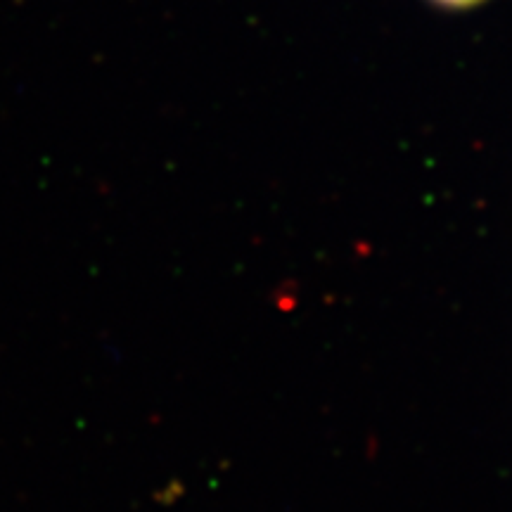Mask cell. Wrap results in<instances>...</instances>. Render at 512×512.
Here are the masks:
<instances>
[{
	"label": "cell",
	"instance_id": "cell-1",
	"mask_svg": "<svg viewBox=\"0 0 512 512\" xmlns=\"http://www.w3.org/2000/svg\"><path fill=\"white\" fill-rule=\"evenodd\" d=\"M432 3L441 5V8H451V10H465V8H475V5L484 3V0H432Z\"/></svg>",
	"mask_w": 512,
	"mask_h": 512
}]
</instances>
